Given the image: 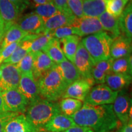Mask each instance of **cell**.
<instances>
[{
  "instance_id": "obj_27",
  "label": "cell",
  "mask_w": 132,
  "mask_h": 132,
  "mask_svg": "<svg viewBox=\"0 0 132 132\" xmlns=\"http://www.w3.org/2000/svg\"><path fill=\"white\" fill-rule=\"evenodd\" d=\"M58 65L61 70L64 80L67 86L81 78V76L75 65L68 59H65Z\"/></svg>"
},
{
  "instance_id": "obj_41",
  "label": "cell",
  "mask_w": 132,
  "mask_h": 132,
  "mask_svg": "<svg viewBox=\"0 0 132 132\" xmlns=\"http://www.w3.org/2000/svg\"><path fill=\"white\" fill-rule=\"evenodd\" d=\"M119 132H132V120H129L123 124Z\"/></svg>"
},
{
  "instance_id": "obj_36",
  "label": "cell",
  "mask_w": 132,
  "mask_h": 132,
  "mask_svg": "<svg viewBox=\"0 0 132 132\" xmlns=\"http://www.w3.org/2000/svg\"><path fill=\"white\" fill-rule=\"evenodd\" d=\"M113 61L114 59L113 58L110 57V58L106 59V60L100 61L96 62L94 65V67L98 69V70L102 71V72H104L106 75H108L109 73L112 72L111 68Z\"/></svg>"
},
{
  "instance_id": "obj_18",
  "label": "cell",
  "mask_w": 132,
  "mask_h": 132,
  "mask_svg": "<svg viewBox=\"0 0 132 132\" xmlns=\"http://www.w3.org/2000/svg\"><path fill=\"white\" fill-rule=\"evenodd\" d=\"M0 14L4 21L6 32L11 26L16 23L20 15L9 0H0Z\"/></svg>"
},
{
  "instance_id": "obj_11",
  "label": "cell",
  "mask_w": 132,
  "mask_h": 132,
  "mask_svg": "<svg viewBox=\"0 0 132 132\" xmlns=\"http://www.w3.org/2000/svg\"><path fill=\"white\" fill-rule=\"evenodd\" d=\"M45 21L40 16L32 12L18 19L16 24L29 34H40L44 32Z\"/></svg>"
},
{
  "instance_id": "obj_43",
  "label": "cell",
  "mask_w": 132,
  "mask_h": 132,
  "mask_svg": "<svg viewBox=\"0 0 132 132\" xmlns=\"http://www.w3.org/2000/svg\"><path fill=\"white\" fill-rule=\"evenodd\" d=\"M4 111V105H3V100L1 92H0V114H1Z\"/></svg>"
},
{
  "instance_id": "obj_1",
  "label": "cell",
  "mask_w": 132,
  "mask_h": 132,
  "mask_svg": "<svg viewBox=\"0 0 132 132\" xmlns=\"http://www.w3.org/2000/svg\"><path fill=\"white\" fill-rule=\"evenodd\" d=\"M70 118L77 125L89 127L94 132L111 131L119 122L113 111V104L94 106L84 103Z\"/></svg>"
},
{
  "instance_id": "obj_24",
  "label": "cell",
  "mask_w": 132,
  "mask_h": 132,
  "mask_svg": "<svg viewBox=\"0 0 132 132\" xmlns=\"http://www.w3.org/2000/svg\"><path fill=\"white\" fill-rule=\"evenodd\" d=\"M42 51L56 64H59L66 59L62 50L59 39L56 38H53Z\"/></svg>"
},
{
  "instance_id": "obj_25",
  "label": "cell",
  "mask_w": 132,
  "mask_h": 132,
  "mask_svg": "<svg viewBox=\"0 0 132 132\" xmlns=\"http://www.w3.org/2000/svg\"><path fill=\"white\" fill-rule=\"evenodd\" d=\"M105 11V0H82L83 15L98 18Z\"/></svg>"
},
{
  "instance_id": "obj_28",
  "label": "cell",
  "mask_w": 132,
  "mask_h": 132,
  "mask_svg": "<svg viewBox=\"0 0 132 132\" xmlns=\"http://www.w3.org/2000/svg\"><path fill=\"white\" fill-rule=\"evenodd\" d=\"M61 113L68 116H72L77 113L82 106V102L72 98H64L58 103Z\"/></svg>"
},
{
  "instance_id": "obj_3",
  "label": "cell",
  "mask_w": 132,
  "mask_h": 132,
  "mask_svg": "<svg viewBox=\"0 0 132 132\" xmlns=\"http://www.w3.org/2000/svg\"><path fill=\"white\" fill-rule=\"evenodd\" d=\"M25 113L26 118L39 131L61 111L58 103L41 97L30 102Z\"/></svg>"
},
{
  "instance_id": "obj_29",
  "label": "cell",
  "mask_w": 132,
  "mask_h": 132,
  "mask_svg": "<svg viewBox=\"0 0 132 132\" xmlns=\"http://www.w3.org/2000/svg\"><path fill=\"white\" fill-rule=\"evenodd\" d=\"M112 72L115 73L127 74L131 75V54L127 56L114 59L112 64Z\"/></svg>"
},
{
  "instance_id": "obj_17",
  "label": "cell",
  "mask_w": 132,
  "mask_h": 132,
  "mask_svg": "<svg viewBox=\"0 0 132 132\" xmlns=\"http://www.w3.org/2000/svg\"><path fill=\"white\" fill-rule=\"evenodd\" d=\"M56 64L45 53L39 51L35 53L34 67H33V77L36 81L47 73L50 69Z\"/></svg>"
},
{
  "instance_id": "obj_31",
  "label": "cell",
  "mask_w": 132,
  "mask_h": 132,
  "mask_svg": "<svg viewBox=\"0 0 132 132\" xmlns=\"http://www.w3.org/2000/svg\"><path fill=\"white\" fill-rule=\"evenodd\" d=\"M130 0H105V10L116 18H118Z\"/></svg>"
},
{
  "instance_id": "obj_44",
  "label": "cell",
  "mask_w": 132,
  "mask_h": 132,
  "mask_svg": "<svg viewBox=\"0 0 132 132\" xmlns=\"http://www.w3.org/2000/svg\"><path fill=\"white\" fill-rule=\"evenodd\" d=\"M36 4H43L50 2L48 0H32Z\"/></svg>"
},
{
  "instance_id": "obj_30",
  "label": "cell",
  "mask_w": 132,
  "mask_h": 132,
  "mask_svg": "<svg viewBox=\"0 0 132 132\" xmlns=\"http://www.w3.org/2000/svg\"><path fill=\"white\" fill-rule=\"evenodd\" d=\"M34 12L40 16L44 21L56 15L62 13L53 2H48L43 4H36Z\"/></svg>"
},
{
  "instance_id": "obj_39",
  "label": "cell",
  "mask_w": 132,
  "mask_h": 132,
  "mask_svg": "<svg viewBox=\"0 0 132 132\" xmlns=\"http://www.w3.org/2000/svg\"><path fill=\"white\" fill-rule=\"evenodd\" d=\"M21 14L27 8L29 4V0H9Z\"/></svg>"
},
{
  "instance_id": "obj_23",
  "label": "cell",
  "mask_w": 132,
  "mask_h": 132,
  "mask_svg": "<svg viewBox=\"0 0 132 132\" xmlns=\"http://www.w3.org/2000/svg\"><path fill=\"white\" fill-rule=\"evenodd\" d=\"M121 32L131 40L132 38V5L131 2L127 4L123 12L118 18Z\"/></svg>"
},
{
  "instance_id": "obj_10",
  "label": "cell",
  "mask_w": 132,
  "mask_h": 132,
  "mask_svg": "<svg viewBox=\"0 0 132 132\" xmlns=\"http://www.w3.org/2000/svg\"><path fill=\"white\" fill-rule=\"evenodd\" d=\"M94 85L89 81L81 78L67 87L62 98H72L84 102L91 87Z\"/></svg>"
},
{
  "instance_id": "obj_14",
  "label": "cell",
  "mask_w": 132,
  "mask_h": 132,
  "mask_svg": "<svg viewBox=\"0 0 132 132\" xmlns=\"http://www.w3.org/2000/svg\"><path fill=\"white\" fill-rule=\"evenodd\" d=\"M131 53V40L122 34L113 39L110 47V57L116 59L130 55Z\"/></svg>"
},
{
  "instance_id": "obj_22",
  "label": "cell",
  "mask_w": 132,
  "mask_h": 132,
  "mask_svg": "<svg viewBox=\"0 0 132 132\" xmlns=\"http://www.w3.org/2000/svg\"><path fill=\"white\" fill-rule=\"evenodd\" d=\"M98 19L103 30L111 33V36L113 39L121 35L118 18L114 17L106 11H105L98 16Z\"/></svg>"
},
{
  "instance_id": "obj_34",
  "label": "cell",
  "mask_w": 132,
  "mask_h": 132,
  "mask_svg": "<svg viewBox=\"0 0 132 132\" xmlns=\"http://www.w3.org/2000/svg\"><path fill=\"white\" fill-rule=\"evenodd\" d=\"M50 32H52L53 37L58 39H61L70 35L78 36V30L73 26H62Z\"/></svg>"
},
{
  "instance_id": "obj_35",
  "label": "cell",
  "mask_w": 132,
  "mask_h": 132,
  "mask_svg": "<svg viewBox=\"0 0 132 132\" xmlns=\"http://www.w3.org/2000/svg\"><path fill=\"white\" fill-rule=\"evenodd\" d=\"M68 7L75 17L83 16L82 12V0H68Z\"/></svg>"
},
{
  "instance_id": "obj_2",
  "label": "cell",
  "mask_w": 132,
  "mask_h": 132,
  "mask_svg": "<svg viewBox=\"0 0 132 132\" xmlns=\"http://www.w3.org/2000/svg\"><path fill=\"white\" fill-rule=\"evenodd\" d=\"M40 97L53 102L61 98L68 86L62 77L58 64H54L37 81Z\"/></svg>"
},
{
  "instance_id": "obj_6",
  "label": "cell",
  "mask_w": 132,
  "mask_h": 132,
  "mask_svg": "<svg viewBox=\"0 0 132 132\" xmlns=\"http://www.w3.org/2000/svg\"><path fill=\"white\" fill-rule=\"evenodd\" d=\"M118 94L106 84H100L91 87L84 103L94 106L113 104Z\"/></svg>"
},
{
  "instance_id": "obj_46",
  "label": "cell",
  "mask_w": 132,
  "mask_h": 132,
  "mask_svg": "<svg viewBox=\"0 0 132 132\" xmlns=\"http://www.w3.org/2000/svg\"><path fill=\"white\" fill-rule=\"evenodd\" d=\"M3 63V62L2 61H1V60H0V65H1V64H2Z\"/></svg>"
},
{
  "instance_id": "obj_5",
  "label": "cell",
  "mask_w": 132,
  "mask_h": 132,
  "mask_svg": "<svg viewBox=\"0 0 132 132\" xmlns=\"http://www.w3.org/2000/svg\"><path fill=\"white\" fill-rule=\"evenodd\" d=\"M4 111L23 114L26 112L29 102L18 89L1 92Z\"/></svg>"
},
{
  "instance_id": "obj_33",
  "label": "cell",
  "mask_w": 132,
  "mask_h": 132,
  "mask_svg": "<svg viewBox=\"0 0 132 132\" xmlns=\"http://www.w3.org/2000/svg\"><path fill=\"white\" fill-rule=\"evenodd\" d=\"M53 38V36L51 32L41 34L39 37L32 40L30 47V52L36 53L42 51Z\"/></svg>"
},
{
  "instance_id": "obj_47",
  "label": "cell",
  "mask_w": 132,
  "mask_h": 132,
  "mask_svg": "<svg viewBox=\"0 0 132 132\" xmlns=\"http://www.w3.org/2000/svg\"><path fill=\"white\" fill-rule=\"evenodd\" d=\"M48 1H50V2H53V0H48Z\"/></svg>"
},
{
  "instance_id": "obj_15",
  "label": "cell",
  "mask_w": 132,
  "mask_h": 132,
  "mask_svg": "<svg viewBox=\"0 0 132 132\" xmlns=\"http://www.w3.org/2000/svg\"><path fill=\"white\" fill-rule=\"evenodd\" d=\"M24 114H19L11 119L4 127V132H38Z\"/></svg>"
},
{
  "instance_id": "obj_45",
  "label": "cell",
  "mask_w": 132,
  "mask_h": 132,
  "mask_svg": "<svg viewBox=\"0 0 132 132\" xmlns=\"http://www.w3.org/2000/svg\"><path fill=\"white\" fill-rule=\"evenodd\" d=\"M38 132H50V131H46V130H39V131Z\"/></svg>"
},
{
  "instance_id": "obj_7",
  "label": "cell",
  "mask_w": 132,
  "mask_h": 132,
  "mask_svg": "<svg viewBox=\"0 0 132 132\" xmlns=\"http://www.w3.org/2000/svg\"><path fill=\"white\" fill-rule=\"evenodd\" d=\"M73 64L78 70L81 78L86 79L95 84L92 77V70L95 63L81 42H80L78 45L74 57Z\"/></svg>"
},
{
  "instance_id": "obj_32",
  "label": "cell",
  "mask_w": 132,
  "mask_h": 132,
  "mask_svg": "<svg viewBox=\"0 0 132 132\" xmlns=\"http://www.w3.org/2000/svg\"><path fill=\"white\" fill-rule=\"evenodd\" d=\"M34 59H35V53L29 52L19 63L15 64L21 74L33 75L32 71L34 67Z\"/></svg>"
},
{
  "instance_id": "obj_16",
  "label": "cell",
  "mask_w": 132,
  "mask_h": 132,
  "mask_svg": "<svg viewBox=\"0 0 132 132\" xmlns=\"http://www.w3.org/2000/svg\"><path fill=\"white\" fill-rule=\"evenodd\" d=\"M77 125L72 118L60 113L48 122L42 130L50 132H62Z\"/></svg>"
},
{
  "instance_id": "obj_8",
  "label": "cell",
  "mask_w": 132,
  "mask_h": 132,
  "mask_svg": "<svg viewBox=\"0 0 132 132\" xmlns=\"http://www.w3.org/2000/svg\"><path fill=\"white\" fill-rule=\"evenodd\" d=\"M21 75L15 64L3 62L0 65V92L17 89Z\"/></svg>"
},
{
  "instance_id": "obj_40",
  "label": "cell",
  "mask_w": 132,
  "mask_h": 132,
  "mask_svg": "<svg viewBox=\"0 0 132 132\" xmlns=\"http://www.w3.org/2000/svg\"><path fill=\"white\" fill-rule=\"evenodd\" d=\"M62 132H94V131L91 128L87 127L77 125Z\"/></svg>"
},
{
  "instance_id": "obj_12",
  "label": "cell",
  "mask_w": 132,
  "mask_h": 132,
  "mask_svg": "<svg viewBox=\"0 0 132 132\" xmlns=\"http://www.w3.org/2000/svg\"><path fill=\"white\" fill-rule=\"evenodd\" d=\"M71 26H73L78 31V36H89L103 31L98 18L83 16L76 18Z\"/></svg>"
},
{
  "instance_id": "obj_20",
  "label": "cell",
  "mask_w": 132,
  "mask_h": 132,
  "mask_svg": "<svg viewBox=\"0 0 132 132\" xmlns=\"http://www.w3.org/2000/svg\"><path fill=\"white\" fill-rule=\"evenodd\" d=\"M131 82V75L111 72L106 75L105 83L114 91L119 92L125 89L130 85Z\"/></svg>"
},
{
  "instance_id": "obj_37",
  "label": "cell",
  "mask_w": 132,
  "mask_h": 132,
  "mask_svg": "<svg viewBox=\"0 0 132 132\" xmlns=\"http://www.w3.org/2000/svg\"><path fill=\"white\" fill-rule=\"evenodd\" d=\"M19 114V113L5 111L0 114V132H4V127L11 119Z\"/></svg>"
},
{
  "instance_id": "obj_21",
  "label": "cell",
  "mask_w": 132,
  "mask_h": 132,
  "mask_svg": "<svg viewBox=\"0 0 132 132\" xmlns=\"http://www.w3.org/2000/svg\"><path fill=\"white\" fill-rule=\"evenodd\" d=\"M80 37L77 35H70L59 39L64 56L66 59L73 63L77 48L81 40Z\"/></svg>"
},
{
  "instance_id": "obj_38",
  "label": "cell",
  "mask_w": 132,
  "mask_h": 132,
  "mask_svg": "<svg viewBox=\"0 0 132 132\" xmlns=\"http://www.w3.org/2000/svg\"><path fill=\"white\" fill-rule=\"evenodd\" d=\"M67 2H68V0H53V3L55 5L56 7L62 13L73 14L70 11V10L69 9Z\"/></svg>"
},
{
  "instance_id": "obj_9",
  "label": "cell",
  "mask_w": 132,
  "mask_h": 132,
  "mask_svg": "<svg viewBox=\"0 0 132 132\" xmlns=\"http://www.w3.org/2000/svg\"><path fill=\"white\" fill-rule=\"evenodd\" d=\"M113 109L119 121L123 124L131 118V99L125 89L118 92L113 103Z\"/></svg>"
},
{
  "instance_id": "obj_13",
  "label": "cell",
  "mask_w": 132,
  "mask_h": 132,
  "mask_svg": "<svg viewBox=\"0 0 132 132\" xmlns=\"http://www.w3.org/2000/svg\"><path fill=\"white\" fill-rule=\"evenodd\" d=\"M17 89L27 98L29 103L41 98L37 82L33 75L21 74Z\"/></svg>"
},
{
  "instance_id": "obj_19",
  "label": "cell",
  "mask_w": 132,
  "mask_h": 132,
  "mask_svg": "<svg viewBox=\"0 0 132 132\" xmlns=\"http://www.w3.org/2000/svg\"><path fill=\"white\" fill-rule=\"evenodd\" d=\"M73 14L61 13L50 18L45 21L43 33H47L62 26H71L75 21Z\"/></svg>"
},
{
  "instance_id": "obj_48",
  "label": "cell",
  "mask_w": 132,
  "mask_h": 132,
  "mask_svg": "<svg viewBox=\"0 0 132 132\" xmlns=\"http://www.w3.org/2000/svg\"><path fill=\"white\" fill-rule=\"evenodd\" d=\"M109 132H112V131H109Z\"/></svg>"
},
{
  "instance_id": "obj_26",
  "label": "cell",
  "mask_w": 132,
  "mask_h": 132,
  "mask_svg": "<svg viewBox=\"0 0 132 132\" xmlns=\"http://www.w3.org/2000/svg\"><path fill=\"white\" fill-rule=\"evenodd\" d=\"M29 34L28 32L22 30L16 23L13 24L5 33L2 42L0 45V49L3 48L12 43L22 40Z\"/></svg>"
},
{
  "instance_id": "obj_4",
  "label": "cell",
  "mask_w": 132,
  "mask_h": 132,
  "mask_svg": "<svg viewBox=\"0 0 132 132\" xmlns=\"http://www.w3.org/2000/svg\"><path fill=\"white\" fill-rule=\"evenodd\" d=\"M113 41L111 35L102 31L86 36L81 42L96 63L110 58V47Z\"/></svg>"
},
{
  "instance_id": "obj_42",
  "label": "cell",
  "mask_w": 132,
  "mask_h": 132,
  "mask_svg": "<svg viewBox=\"0 0 132 132\" xmlns=\"http://www.w3.org/2000/svg\"><path fill=\"white\" fill-rule=\"evenodd\" d=\"M5 32H6V31H5L4 23L3 20L2 16L1 15V14H0V45H1V42H2Z\"/></svg>"
}]
</instances>
